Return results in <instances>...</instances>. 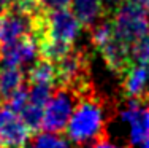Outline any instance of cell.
I'll return each instance as SVG.
<instances>
[{
  "label": "cell",
  "mask_w": 149,
  "mask_h": 148,
  "mask_svg": "<svg viewBox=\"0 0 149 148\" xmlns=\"http://www.w3.org/2000/svg\"><path fill=\"white\" fill-rule=\"evenodd\" d=\"M105 3H108V5H111V6H118L120 5L122 2H125V0H103Z\"/></svg>",
  "instance_id": "24"
},
{
  "label": "cell",
  "mask_w": 149,
  "mask_h": 148,
  "mask_svg": "<svg viewBox=\"0 0 149 148\" xmlns=\"http://www.w3.org/2000/svg\"><path fill=\"white\" fill-rule=\"evenodd\" d=\"M111 38H114V30H113V24L108 15L91 27V41L95 46V49H100Z\"/></svg>",
  "instance_id": "14"
},
{
  "label": "cell",
  "mask_w": 149,
  "mask_h": 148,
  "mask_svg": "<svg viewBox=\"0 0 149 148\" xmlns=\"http://www.w3.org/2000/svg\"><path fill=\"white\" fill-rule=\"evenodd\" d=\"M38 13L37 6L32 10L11 6V10L0 15V48L16 43L26 37H35Z\"/></svg>",
  "instance_id": "3"
},
{
  "label": "cell",
  "mask_w": 149,
  "mask_h": 148,
  "mask_svg": "<svg viewBox=\"0 0 149 148\" xmlns=\"http://www.w3.org/2000/svg\"><path fill=\"white\" fill-rule=\"evenodd\" d=\"M32 132L10 107L0 105V139L3 148H26Z\"/></svg>",
  "instance_id": "7"
},
{
  "label": "cell",
  "mask_w": 149,
  "mask_h": 148,
  "mask_svg": "<svg viewBox=\"0 0 149 148\" xmlns=\"http://www.w3.org/2000/svg\"><path fill=\"white\" fill-rule=\"evenodd\" d=\"M24 84V72L17 67H0V99L6 100Z\"/></svg>",
  "instance_id": "12"
},
{
  "label": "cell",
  "mask_w": 149,
  "mask_h": 148,
  "mask_svg": "<svg viewBox=\"0 0 149 148\" xmlns=\"http://www.w3.org/2000/svg\"><path fill=\"white\" fill-rule=\"evenodd\" d=\"M0 100H2V99H0Z\"/></svg>",
  "instance_id": "28"
},
{
  "label": "cell",
  "mask_w": 149,
  "mask_h": 148,
  "mask_svg": "<svg viewBox=\"0 0 149 148\" xmlns=\"http://www.w3.org/2000/svg\"><path fill=\"white\" fill-rule=\"evenodd\" d=\"M11 2H13V6L21 10H32L37 5V0H11Z\"/></svg>",
  "instance_id": "20"
},
{
  "label": "cell",
  "mask_w": 149,
  "mask_h": 148,
  "mask_svg": "<svg viewBox=\"0 0 149 148\" xmlns=\"http://www.w3.org/2000/svg\"><path fill=\"white\" fill-rule=\"evenodd\" d=\"M98 51H100L106 67L114 75L124 76V73L133 65L132 58H130V46L124 45L116 37L111 38L106 45H103Z\"/></svg>",
  "instance_id": "9"
},
{
  "label": "cell",
  "mask_w": 149,
  "mask_h": 148,
  "mask_svg": "<svg viewBox=\"0 0 149 148\" xmlns=\"http://www.w3.org/2000/svg\"><path fill=\"white\" fill-rule=\"evenodd\" d=\"M114 37L127 46H132L136 40L149 34V16L148 11L135 3L125 0L109 11Z\"/></svg>",
  "instance_id": "2"
},
{
  "label": "cell",
  "mask_w": 149,
  "mask_h": 148,
  "mask_svg": "<svg viewBox=\"0 0 149 148\" xmlns=\"http://www.w3.org/2000/svg\"><path fill=\"white\" fill-rule=\"evenodd\" d=\"M106 107L94 89L79 97L65 131L70 142L78 147L92 145L106 137Z\"/></svg>",
  "instance_id": "1"
},
{
  "label": "cell",
  "mask_w": 149,
  "mask_h": 148,
  "mask_svg": "<svg viewBox=\"0 0 149 148\" xmlns=\"http://www.w3.org/2000/svg\"><path fill=\"white\" fill-rule=\"evenodd\" d=\"M11 6H13L11 0H0V15H3L8 10H11Z\"/></svg>",
  "instance_id": "22"
},
{
  "label": "cell",
  "mask_w": 149,
  "mask_h": 148,
  "mask_svg": "<svg viewBox=\"0 0 149 148\" xmlns=\"http://www.w3.org/2000/svg\"><path fill=\"white\" fill-rule=\"evenodd\" d=\"M72 8L81 27L86 29H91L95 22L109 15L103 0H72Z\"/></svg>",
  "instance_id": "10"
},
{
  "label": "cell",
  "mask_w": 149,
  "mask_h": 148,
  "mask_svg": "<svg viewBox=\"0 0 149 148\" xmlns=\"http://www.w3.org/2000/svg\"><path fill=\"white\" fill-rule=\"evenodd\" d=\"M81 29L83 27H81L79 21L72 11H68V10L54 11L45 15L37 40H56L67 45H73V41L79 37Z\"/></svg>",
  "instance_id": "5"
},
{
  "label": "cell",
  "mask_w": 149,
  "mask_h": 148,
  "mask_svg": "<svg viewBox=\"0 0 149 148\" xmlns=\"http://www.w3.org/2000/svg\"><path fill=\"white\" fill-rule=\"evenodd\" d=\"M37 10H40L45 15L54 11H62V10H68L72 6V0H37Z\"/></svg>",
  "instance_id": "19"
},
{
  "label": "cell",
  "mask_w": 149,
  "mask_h": 148,
  "mask_svg": "<svg viewBox=\"0 0 149 148\" xmlns=\"http://www.w3.org/2000/svg\"><path fill=\"white\" fill-rule=\"evenodd\" d=\"M33 148H72V145H70V140L62 137L60 134L45 132L37 134Z\"/></svg>",
  "instance_id": "17"
},
{
  "label": "cell",
  "mask_w": 149,
  "mask_h": 148,
  "mask_svg": "<svg viewBox=\"0 0 149 148\" xmlns=\"http://www.w3.org/2000/svg\"><path fill=\"white\" fill-rule=\"evenodd\" d=\"M148 65H149V64H148ZM148 73H149V67H148Z\"/></svg>",
  "instance_id": "27"
},
{
  "label": "cell",
  "mask_w": 149,
  "mask_h": 148,
  "mask_svg": "<svg viewBox=\"0 0 149 148\" xmlns=\"http://www.w3.org/2000/svg\"><path fill=\"white\" fill-rule=\"evenodd\" d=\"M135 3H138L140 6H143L146 11H149V0H133Z\"/></svg>",
  "instance_id": "23"
},
{
  "label": "cell",
  "mask_w": 149,
  "mask_h": 148,
  "mask_svg": "<svg viewBox=\"0 0 149 148\" xmlns=\"http://www.w3.org/2000/svg\"><path fill=\"white\" fill-rule=\"evenodd\" d=\"M78 100H79V97L72 89L56 86L51 99L45 105L41 129H45L46 132H54V134L65 131Z\"/></svg>",
  "instance_id": "4"
},
{
  "label": "cell",
  "mask_w": 149,
  "mask_h": 148,
  "mask_svg": "<svg viewBox=\"0 0 149 148\" xmlns=\"http://www.w3.org/2000/svg\"><path fill=\"white\" fill-rule=\"evenodd\" d=\"M119 115L130 124V143L138 145L149 139V93L141 97H127Z\"/></svg>",
  "instance_id": "6"
},
{
  "label": "cell",
  "mask_w": 149,
  "mask_h": 148,
  "mask_svg": "<svg viewBox=\"0 0 149 148\" xmlns=\"http://www.w3.org/2000/svg\"><path fill=\"white\" fill-rule=\"evenodd\" d=\"M43 107L33 105L30 102H27V105L22 108V112L19 113L21 119L26 123V126L29 128V131L32 134H37L41 129V123H43Z\"/></svg>",
  "instance_id": "15"
},
{
  "label": "cell",
  "mask_w": 149,
  "mask_h": 148,
  "mask_svg": "<svg viewBox=\"0 0 149 148\" xmlns=\"http://www.w3.org/2000/svg\"><path fill=\"white\" fill-rule=\"evenodd\" d=\"M143 148H149V139L146 140V142H143Z\"/></svg>",
  "instance_id": "25"
},
{
  "label": "cell",
  "mask_w": 149,
  "mask_h": 148,
  "mask_svg": "<svg viewBox=\"0 0 149 148\" xmlns=\"http://www.w3.org/2000/svg\"><path fill=\"white\" fill-rule=\"evenodd\" d=\"M130 58L133 64L148 65L149 64V34L141 37L130 46Z\"/></svg>",
  "instance_id": "18"
},
{
  "label": "cell",
  "mask_w": 149,
  "mask_h": 148,
  "mask_svg": "<svg viewBox=\"0 0 149 148\" xmlns=\"http://www.w3.org/2000/svg\"><path fill=\"white\" fill-rule=\"evenodd\" d=\"M40 59V43L35 37H26L17 40L16 43L6 45L0 48V62L2 65L17 67H32Z\"/></svg>",
  "instance_id": "8"
},
{
  "label": "cell",
  "mask_w": 149,
  "mask_h": 148,
  "mask_svg": "<svg viewBox=\"0 0 149 148\" xmlns=\"http://www.w3.org/2000/svg\"><path fill=\"white\" fill-rule=\"evenodd\" d=\"M54 84L48 83H40V84H29V102L38 107H43L48 104L54 93Z\"/></svg>",
  "instance_id": "16"
},
{
  "label": "cell",
  "mask_w": 149,
  "mask_h": 148,
  "mask_svg": "<svg viewBox=\"0 0 149 148\" xmlns=\"http://www.w3.org/2000/svg\"><path fill=\"white\" fill-rule=\"evenodd\" d=\"M92 148H127V147H118V145L109 142L108 137H103V139H100V140L92 143Z\"/></svg>",
  "instance_id": "21"
},
{
  "label": "cell",
  "mask_w": 149,
  "mask_h": 148,
  "mask_svg": "<svg viewBox=\"0 0 149 148\" xmlns=\"http://www.w3.org/2000/svg\"><path fill=\"white\" fill-rule=\"evenodd\" d=\"M149 80L148 67L133 64L124 73V81H122V89L125 97H141L146 94V84Z\"/></svg>",
  "instance_id": "11"
},
{
  "label": "cell",
  "mask_w": 149,
  "mask_h": 148,
  "mask_svg": "<svg viewBox=\"0 0 149 148\" xmlns=\"http://www.w3.org/2000/svg\"><path fill=\"white\" fill-rule=\"evenodd\" d=\"M0 148H3V147H2V139H0Z\"/></svg>",
  "instance_id": "26"
},
{
  "label": "cell",
  "mask_w": 149,
  "mask_h": 148,
  "mask_svg": "<svg viewBox=\"0 0 149 148\" xmlns=\"http://www.w3.org/2000/svg\"><path fill=\"white\" fill-rule=\"evenodd\" d=\"M27 83L29 84H40L48 83L56 86V65L54 62L38 59L32 67H29L27 73Z\"/></svg>",
  "instance_id": "13"
}]
</instances>
